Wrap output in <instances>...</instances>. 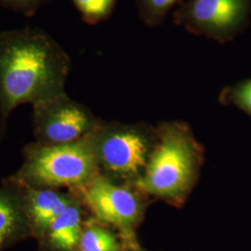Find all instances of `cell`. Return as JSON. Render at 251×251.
<instances>
[{
  "label": "cell",
  "mask_w": 251,
  "mask_h": 251,
  "mask_svg": "<svg viewBox=\"0 0 251 251\" xmlns=\"http://www.w3.org/2000/svg\"><path fill=\"white\" fill-rule=\"evenodd\" d=\"M84 197L97 218L109 224L128 226L139 215V204L134 196L105 179L92 181Z\"/></svg>",
  "instance_id": "cell-6"
},
{
  "label": "cell",
  "mask_w": 251,
  "mask_h": 251,
  "mask_svg": "<svg viewBox=\"0 0 251 251\" xmlns=\"http://www.w3.org/2000/svg\"><path fill=\"white\" fill-rule=\"evenodd\" d=\"M69 206L70 202L67 198L49 190L35 192L30 200V211L33 220L42 229H49Z\"/></svg>",
  "instance_id": "cell-8"
},
{
  "label": "cell",
  "mask_w": 251,
  "mask_h": 251,
  "mask_svg": "<svg viewBox=\"0 0 251 251\" xmlns=\"http://www.w3.org/2000/svg\"><path fill=\"white\" fill-rule=\"evenodd\" d=\"M80 251H85V250H83V249H82V250H81Z\"/></svg>",
  "instance_id": "cell-16"
},
{
  "label": "cell",
  "mask_w": 251,
  "mask_h": 251,
  "mask_svg": "<svg viewBox=\"0 0 251 251\" xmlns=\"http://www.w3.org/2000/svg\"><path fill=\"white\" fill-rule=\"evenodd\" d=\"M48 1L50 0H0V4L5 8L30 16Z\"/></svg>",
  "instance_id": "cell-14"
},
{
  "label": "cell",
  "mask_w": 251,
  "mask_h": 251,
  "mask_svg": "<svg viewBox=\"0 0 251 251\" xmlns=\"http://www.w3.org/2000/svg\"><path fill=\"white\" fill-rule=\"evenodd\" d=\"M17 223L15 207L6 198H0V246L12 233Z\"/></svg>",
  "instance_id": "cell-13"
},
{
  "label": "cell",
  "mask_w": 251,
  "mask_h": 251,
  "mask_svg": "<svg viewBox=\"0 0 251 251\" xmlns=\"http://www.w3.org/2000/svg\"><path fill=\"white\" fill-rule=\"evenodd\" d=\"M69 66L66 51L42 30L0 33V106L7 113L19 104L63 94Z\"/></svg>",
  "instance_id": "cell-1"
},
{
  "label": "cell",
  "mask_w": 251,
  "mask_h": 251,
  "mask_svg": "<svg viewBox=\"0 0 251 251\" xmlns=\"http://www.w3.org/2000/svg\"><path fill=\"white\" fill-rule=\"evenodd\" d=\"M166 136L152 152L139 187L160 197H174L183 192L194 170V153L187 139L179 134Z\"/></svg>",
  "instance_id": "cell-3"
},
{
  "label": "cell",
  "mask_w": 251,
  "mask_h": 251,
  "mask_svg": "<svg viewBox=\"0 0 251 251\" xmlns=\"http://www.w3.org/2000/svg\"><path fill=\"white\" fill-rule=\"evenodd\" d=\"M251 9V0H185L173 22L192 35L224 44L247 25Z\"/></svg>",
  "instance_id": "cell-2"
},
{
  "label": "cell",
  "mask_w": 251,
  "mask_h": 251,
  "mask_svg": "<svg viewBox=\"0 0 251 251\" xmlns=\"http://www.w3.org/2000/svg\"><path fill=\"white\" fill-rule=\"evenodd\" d=\"M82 249L87 251H117L116 238L106 230L94 227L87 230L80 238Z\"/></svg>",
  "instance_id": "cell-12"
},
{
  "label": "cell",
  "mask_w": 251,
  "mask_h": 251,
  "mask_svg": "<svg viewBox=\"0 0 251 251\" xmlns=\"http://www.w3.org/2000/svg\"><path fill=\"white\" fill-rule=\"evenodd\" d=\"M100 152L109 171L122 176H133L146 165L147 144L136 132L119 131L102 142Z\"/></svg>",
  "instance_id": "cell-7"
},
{
  "label": "cell",
  "mask_w": 251,
  "mask_h": 251,
  "mask_svg": "<svg viewBox=\"0 0 251 251\" xmlns=\"http://www.w3.org/2000/svg\"><path fill=\"white\" fill-rule=\"evenodd\" d=\"M94 153L83 142L44 147L33 155L28 174L49 186H75L86 182L95 166Z\"/></svg>",
  "instance_id": "cell-4"
},
{
  "label": "cell",
  "mask_w": 251,
  "mask_h": 251,
  "mask_svg": "<svg viewBox=\"0 0 251 251\" xmlns=\"http://www.w3.org/2000/svg\"><path fill=\"white\" fill-rule=\"evenodd\" d=\"M37 117L46 136L54 143L70 144L90 127V115L63 94L36 103Z\"/></svg>",
  "instance_id": "cell-5"
},
{
  "label": "cell",
  "mask_w": 251,
  "mask_h": 251,
  "mask_svg": "<svg viewBox=\"0 0 251 251\" xmlns=\"http://www.w3.org/2000/svg\"><path fill=\"white\" fill-rule=\"evenodd\" d=\"M83 21L91 25H98L111 17L117 0H72Z\"/></svg>",
  "instance_id": "cell-11"
},
{
  "label": "cell",
  "mask_w": 251,
  "mask_h": 251,
  "mask_svg": "<svg viewBox=\"0 0 251 251\" xmlns=\"http://www.w3.org/2000/svg\"><path fill=\"white\" fill-rule=\"evenodd\" d=\"M183 0H135L139 18L144 25L156 27L167 18L171 9Z\"/></svg>",
  "instance_id": "cell-10"
},
{
  "label": "cell",
  "mask_w": 251,
  "mask_h": 251,
  "mask_svg": "<svg viewBox=\"0 0 251 251\" xmlns=\"http://www.w3.org/2000/svg\"><path fill=\"white\" fill-rule=\"evenodd\" d=\"M231 98L239 107L251 114V79L245 81L234 88Z\"/></svg>",
  "instance_id": "cell-15"
},
{
  "label": "cell",
  "mask_w": 251,
  "mask_h": 251,
  "mask_svg": "<svg viewBox=\"0 0 251 251\" xmlns=\"http://www.w3.org/2000/svg\"><path fill=\"white\" fill-rule=\"evenodd\" d=\"M50 239L58 249L70 251L80 240V213L69 206L49 227Z\"/></svg>",
  "instance_id": "cell-9"
}]
</instances>
